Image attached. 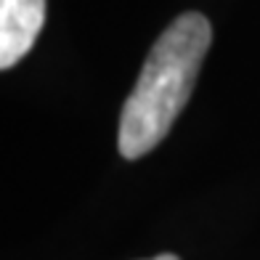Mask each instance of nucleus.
<instances>
[{
  "instance_id": "1",
  "label": "nucleus",
  "mask_w": 260,
  "mask_h": 260,
  "mask_svg": "<svg viewBox=\"0 0 260 260\" xmlns=\"http://www.w3.org/2000/svg\"><path fill=\"white\" fill-rule=\"evenodd\" d=\"M212 40L210 21L188 11L170 21L144 61L133 93L120 114V154L138 159L159 146L197 85Z\"/></svg>"
},
{
  "instance_id": "2",
  "label": "nucleus",
  "mask_w": 260,
  "mask_h": 260,
  "mask_svg": "<svg viewBox=\"0 0 260 260\" xmlns=\"http://www.w3.org/2000/svg\"><path fill=\"white\" fill-rule=\"evenodd\" d=\"M45 24V0H0V67L24 58Z\"/></svg>"
},
{
  "instance_id": "3",
  "label": "nucleus",
  "mask_w": 260,
  "mask_h": 260,
  "mask_svg": "<svg viewBox=\"0 0 260 260\" xmlns=\"http://www.w3.org/2000/svg\"><path fill=\"white\" fill-rule=\"evenodd\" d=\"M149 260H181L178 255H173V252H162V255H157V257H149Z\"/></svg>"
}]
</instances>
